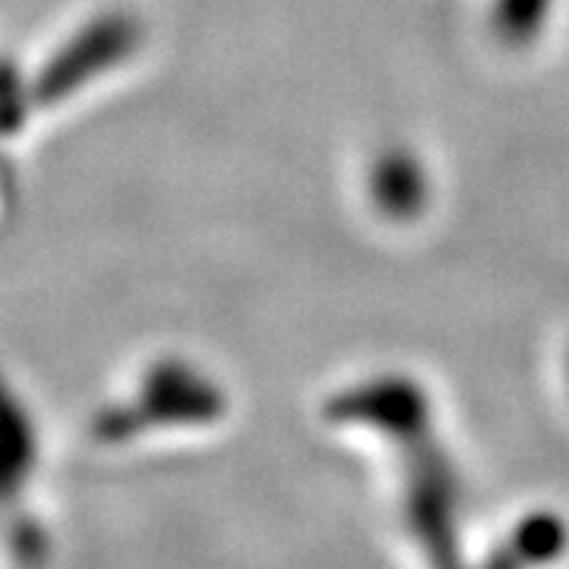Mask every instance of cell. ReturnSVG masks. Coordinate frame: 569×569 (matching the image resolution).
Segmentation results:
<instances>
[{
  "mask_svg": "<svg viewBox=\"0 0 569 569\" xmlns=\"http://www.w3.org/2000/svg\"><path fill=\"white\" fill-rule=\"evenodd\" d=\"M408 522L421 541L433 569H462L459 563V535L452 507V475L447 462L430 449L418 452L411 466L408 488Z\"/></svg>",
  "mask_w": 569,
  "mask_h": 569,
  "instance_id": "obj_1",
  "label": "cell"
},
{
  "mask_svg": "<svg viewBox=\"0 0 569 569\" xmlns=\"http://www.w3.org/2000/svg\"><path fill=\"white\" fill-rule=\"evenodd\" d=\"M563 548H567V526L550 512H538L512 531L507 545L493 550V557L481 569H535L557 560Z\"/></svg>",
  "mask_w": 569,
  "mask_h": 569,
  "instance_id": "obj_2",
  "label": "cell"
},
{
  "mask_svg": "<svg viewBox=\"0 0 569 569\" xmlns=\"http://www.w3.org/2000/svg\"><path fill=\"white\" fill-rule=\"evenodd\" d=\"M13 553H17V563L26 569H36L44 563V553H48V541L36 526H20L13 531Z\"/></svg>",
  "mask_w": 569,
  "mask_h": 569,
  "instance_id": "obj_3",
  "label": "cell"
}]
</instances>
